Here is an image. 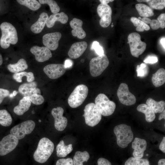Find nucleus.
<instances>
[{"instance_id":"obj_51","label":"nucleus","mask_w":165,"mask_h":165,"mask_svg":"<svg viewBox=\"0 0 165 165\" xmlns=\"http://www.w3.org/2000/svg\"><path fill=\"white\" fill-rule=\"evenodd\" d=\"M158 165H165V159H160L158 162Z\"/></svg>"},{"instance_id":"obj_2","label":"nucleus","mask_w":165,"mask_h":165,"mask_svg":"<svg viewBox=\"0 0 165 165\" xmlns=\"http://www.w3.org/2000/svg\"><path fill=\"white\" fill-rule=\"evenodd\" d=\"M2 36L0 39V45L3 49H7L10 44L14 45L18 41L17 34L15 27L11 24L4 22L0 25Z\"/></svg>"},{"instance_id":"obj_53","label":"nucleus","mask_w":165,"mask_h":165,"mask_svg":"<svg viewBox=\"0 0 165 165\" xmlns=\"http://www.w3.org/2000/svg\"><path fill=\"white\" fill-rule=\"evenodd\" d=\"M3 62V59L2 55L0 53V66L1 65Z\"/></svg>"},{"instance_id":"obj_34","label":"nucleus","mask_w":165,"mask_h":165,"mask_svg":"<svg viewBox=\"0 0 165 165\" xmlns=\"http://www.w3.org/2000/svg\"><path fill=\"white\" fill-rule=\"evenodd\" d=\"M130 20L134 26L136 27V30L137 31L142 32L145 31H148L150 29L149 26L146 24L144 23L138 18L135 17H132Z\"/></svg>"},{"instance_id":"obj_41","label":"nucleus","mask_w":165,"mask_h":165,"mask_svg":"<svg viewBox=\"0 0 165 165\" xmlns=\"http://www.w3.org/2000/svg\"><path fill=\"white\" fill-rule=\"evenodd\" d=\"M92 48L94 50L96 53L99 56H101L104 54L103 49L99 45L98 42L95 41L93 42L92 44Z\"/></svg>"},{"instance_id":"obj_27","label":"nucleus","mask_w":165,"mask_h":165,"mask_svg":"<svg viewBox=\"0 0 165 165\" xmlns=\"http://www.w3.org/2000/svg\"><path fill=\"white\" fill-rule=\"evenodd\" d=\"M146 104L152 108L155 113H161L165 108V102L163 101H157L151 98H149L147 100Z\"/></svg>"},{"instance_id":"obj_49","label":"nucleus","mask_w":165,"mask_h":165,"mask_svg":"<svg viewBox=\"0 0 165 165\" xmlns=\"http://www.w3.org/2000/svg\"><path fill=\"white\" fill-rule=\"evenodd\" d=\"M160 114L159 117V120H160L162 119H165V109L163 110V111Z\"/></svg>"},{"instance_id":"obj_17","label":"nucleus","mask_w":165,"mask_h":165,"mask_svg":"<svg viewBox=\"0 0 165 165\" xmlns=\"http://www.w3.org/2000/svg\"><path fill=\"white\" fill-rule=\"evenodd\" d=\"M147 143L144 139L135 138L132 142V147L134 149L133 155L134 158L140 159L143 156L147 148Z\"/></svg>"},{"instance_id":"obj_13","label":"nucleus","mask_w":165,"mask_h":165,"mask_svg":"<svg viewBox=\"0 0 165 165\" xmlns=\"http://www.w3.org/2000/svg\"><path fill=\"white\" fill-rule=\"evenodd\" d=\"M66 68L64 64H52L46 65L44 68L43 70L49 78L52 79H56L64 74Z\"/></svg>"},{"instance_id":"obj_25","label":"nucleus","mask_w":165,"mask_h":165,"mask_svg":"<svg viewBox=\"0 0 165 165\" xmlns=\"http://www.w3.org/2000/svg\"><path fill=\"white\" fill-rule=\"evenodd\" d=\"M56 150L58 157H64L72 152L73 150L72 145V144L66 145L64 141L61 140L57 145Z\"/></svg>"},{"instance_id":"obj_15","label":"nucleus","mask_w":165,"mask_h":165,"mask_svg":"<svg viewBox=\"0 0 165 165\" xmlns=\"http://www.w3.org/2000/svg\"><path fill=\"white\" fill-rule=\"evenodd\" d=\"M61 37V34L59 32L46 34L42 37L43 43L50 50H55L58 47V42Z\"/></svg>"},{"instance_id":"obj_50","label":"nucleus","mask_w":165,"mask_h":165,"mask_svg":"<svg viewBox=\"0 0 165 165\" xmlns=\"http://www.w3.org/2000/svg\"><path fill=\"white\" fill-rule=\"evenodd\" d=\"M100 2L101 3L104 4H107L110 2H112L114 1L113 0H100Z\"/></svg>"},{"instance_id":"obj_31","label":"nucleus","mask_w":165,"mask_h":165,"mask_svg":"<svg viewBox=\"0 0 165 165\" xmlns=\"http://www.w3.org/2000/svg\"><path fill=\"white\" fill-rule=\"evenodd\" d=\"M12 119L10 114L5 109L0 110V124L3 126L8 127L11 125Z\"/></svg>"},{"instance_id":"obj_9","label":"nucleus","mask_w":165,"mask_h":165,"mask_svg":"<svg viewBox=\"0 0 165 165\" xmlns=\"http://www.w3.org/2000/svg\"><path fill=\"white\" fill-rule=\"evenodd\" d=\"M35 126V123L32 120H28L18 124L10 130V134L18 140L24 138L27 134H31Z\"/></svg>"},{"instance_id":"obj_40","label":"nucleus","mask_w":165,"mask_h":165,"mask_svg":"<svg viewBox=\"0 0 165 165\" xmlns=\"http://www.w3.org/2000/svg\"><path fill=\"white\" fill-rule=\"evenodd\" d=\"M141 19V21L147 24H149L153 30H157L160 27V23L157 20H151L147 17H143Z\"/></svg>"},{"instance_id":"obj_18","label":"nucleus","mask_w":165,"mask_h":165,"mask_svg":"<svg viewBox=\"0 0 165 165\" xmlns=\"http://www.w3.org/2000/svg\"><path fill=\"white\" fill-rule=\"evenodd\" d=\"M87 43L85 41L74 43L68 52V55L72 59H75L80 57L86 50Z\"/></svg>"},{"instance_id":"obj_42","label":"nucleus","mask_w":165,"mask_h":165,"mask_svg":"<svg viewBox=\"0 0 165 165\" xmlns=\"http://www.w3.org/2000/svg\"><path fill=\"white\" fill-rule=\"evenodd\" d=\"M56 165H73V160L70 158L61 159L57 161Z\"/></svg>"},{"instance_id":"obj_7","label":"nucleus","mask_w":165,"mask_h":165,"mask_svg":"<svg viewBox=\"0 0 165 165\" xmlns=\"http://www.w3.org/2000/svg\"><path fill=\"white\" fill-rule=\"evenodd\" d=\"M84 117L86 124L93 127L100 121L102 115L95 104L90 103L86 105L84 110Z\"/></svg>"},{"instance_id":"obj_12","label":"nucleus","mask_w":165,"mask_h":165,"mask_svg":"<svg viewBox=\"0 0 165 165\" xmlns=\"http://www.w3.org/2000/svg\"><path fill=\"white\" fill-rule=\"evenodd\" d=\"M97 12L101 19L100 25L103 28L108 27L112 21V10L108 4L101 3L97 6Z\"/></svg>"},{"instance_id":"obj_6","label":"nucleus","mask_w":165,"mask_h":165,"mask_svg":"<svg viewBox=\"0 0 165 165\" xmlns=\"http://www.w3.org/2000/svg\"><path fill=\"white\" fill-rule=\"evenodd\" d=\"M141 39L140 35L135 32L130 33L128 36L131 53L136 57H138L142 54L146 47V43L142 41Z\"/></svg>"},{"instance_id":"obj_48","label":"nucleus","mask_w":165,"mask_h":165,"mask_svg":"<svg viewBox=\"0 0 165 165\" xmlns=\"http://www.w3.org/2000/svg\"><path fill=\"white\" fill-rule=\"evenodd\" d=\"M72 61L69 60H67L65 61L64 66L67 68L70 67L72 64Z\"/></svg>"},{"instance_id":"obj_44","label":"nucleus","mask_w":165,"mask_h":165,"mask_svg":"<svg viewBox=\"0 0 165 165\" xmlns=\"http://www.w3.org/2000/svg\"><path fill=\"white\" fill-rule=\"evenodd\" d=\"M158 59L156 57L153 56H148L143 61L146 63L154 64L156 63Z\"/></svg>"},{"instance_id":"obj_22","label":"nucleus","mask_w":165,"mask_h":165,"mask_svg":"<svg viewBox=\"0 0 165 165\" xmlns=\"http://www.w3.org/2000/svg\"><path fill=\"white\" fill-rule=\"evenodd\" d=\"M68 17L67 15L63 12L51 15L48 19L46 25L48 28L53 26L55 22L59 21L62 24L66 23L68 21Z\"/></svg>"},{"instance_id":"obj_23","label":"nucleus","mask_w":165,"mask_h":165,"mask_svg":"<svg viewBox=\"0 0 165 165\" xmlns=\"http://www.w3.org/2000/svg\"><path fill=\"white\" fill-rule=\"evenodd\" d=\"M7 68L10 72L16 73L24 72L28 68V66L26 60L22 58L20 59L16 63L9 64Z\"/></svg>"},{"instance_id":"obj_16","label":"nucleus","mask_w":165,"mask_h":165,"mask_svg":"<svg viewBox=\"0 0 165 165\" xmlns=\"http://www.w3.org/2000/svg\"><path fill=\"white\" fill-rule=\"evenodd\" d=\"M30 51L35 56V60L39 62L47 61L52 56L50 50L45 46H34L31 48Z\"/></svg>"},{"instance_id":"obj_1","label":"nucleus","mask_w":165,"mask_h":165,"mask_svg":"<svg viewBox=\"0 0 165 165\" xmlns=\"http://www.w3.org/2000/svg\"><path fill=\"white\" fill-rule=\"evenodd\" d=\"M54 148L53 143L49 139L45 137L41 138L34 153V159L39 163L45 162L53 153Z\"/></svg>"},{"instance_id":"obj_10","label":"nucleus","mask_w":165,"mask_h":165,"mask_svg":"<svg viewBox=\"0 0 165 165\" xmlns=\"http://www.w3.org/2000/svg\"><path fill=\"white\" fill-rule=\"evenodd\" d=\"M117 95L120 102L126 105H133L136 101L135 97L129 91L128 85L124 83L119 85L117 91Z\"/></svg>"},{"instance_id":"obj_38","label":"nucleus","mask_w":165,"mask_h":165,"mask_svg":"<svg viewBox=\"0 0 165 165\" xmlns=\"http://www.w3.org/2000/svg\"><path fill=\"white\" fill-rule=\"evenodd\" d=\"M28 97L31 103L36 105L42 104L45 100L44 97L42 95L37 94H31Z\"/></svg>"},{"instance_id":"obj_37","label":"nucleus","mask_w":165,"mask_h":165,"mask_svg":"<svg viewBox=\"0 0 165 165\" xmlns=\"http://www.w3.org/2000/svg\"><path fill=\"white\" fill-rule=\"evenodd\" d=\"M147 3L151 8L161 10L165 7L164 0H148Z\"/></svg>"},{"instance_id":"obj_47","label":"nucleus","mask_w":165,"mask_h":165,"mask_svg":"<svg viewBox=\"0 0 165 165\" xmlns=\"http://www.w3.org/2000/svg\"><path fill=\"white\" fill-rule=\"evenodd\" d=\"M160 149L163 153H165V137L163 138L159 145Z\"/></svg>"},{"instance_id":"obj_8","label":"nucleus","mask_w":165,"mask_h":165,"mask_svg":"<svg viewBox=\"0 0 165 165\" xmlns=\"http://www.w3.org/2000/svg\"><path fill=\"white\" fill-rule=\"evenodd\" d=\"M109 63L108 59L105 54L92 59L89 63L91 75L94 77L100 75L108 67Z\"/></svg>"},{"instance_id":"obj_56","label":"nucleus","mask_w":165,"mask_h":165,"mask_svg":"<svg viewBox=\"0 0 165 165\" xmlns=\"http://www.w3.org/2000/svg\"><path fill=\"white\" fill-rule=\"evenodd\" d=\"M111 26H112V27H113V25H112Z\"/></svg>"},{"instance_id":"obj_14","label":"nucleus","mask_w":165,"mask_h":165,"mask_svg":"<svg viewBox=\"0 0 165 165\" xmlns=\"http://www.w3.org/2000/svg\"><path fill=\"white\" fill-rule=\"evenodd\" d=\"M64 112V109L60 107L54 108L51 111V114L54 119L55 127L59 131L64 130L67 125V119L63 116Z\"/></svg>"},{"instance_id":"obj_45","label":"nucleus","mask_w":165,"mask_h":165,"mask_svg":"<svg viewBox=\"0 0 165 165\" xmlns=\"http://www.w3.org/2000/svg\"><path fill=\"white\" fill-rule=\"evenodd\" d=\"M157 20L159 22L160 24V27L164 28L165 27V14L163 13L161 14L158 17Z\"/></svg>"},{"instance_id":"obj_55","label":"nucleus","mask_w":165,"mask_h":165,"mask_svg":"<svg viewBox=\"0 0 165 165\" xmlns=\"http://www.w3.org/2000/svg\"><path fill=\"white\" fill-rule=\"evenodd\" d=\"M138 19L140 20L141 19V17H139Z\"/></svg>"},{"instance_id":"obj_28","label":"nucleus","mask_w":165,"mask_h":165,"mask_svg":"<svg viewBox=\"0 0 165 165\" xmlns=\"http://www.w3.org/2000/svg\"><path fill=\"white\" fill-rule=\"evenodd\" d=\"M89 158L90 155L87 152L76 151L73 157V165H83V163L87 162Z\"/></svg>"},{"instance_id":"obj_30","label":"nucleus","mask_w":165,"mask_h":165,"mask_svg":"<svg viewBox=\"0 0 165 165\" xmlns=\"http://www.w3.org/2000/svg\"><path fill=\"white\" fill-rule=\"evenodd\" d=\"M24 76H26L27 81L28 82H33L35 79L34 74L32 72L25 71L14 73L13 75V78L17 82H21L22 81V78Z\"/></svg>"},{"instance_id":"obj_26","label":"nucleus","mask_w":165,"mask_h":165,"mask_svg":"<svg viewBox=\"0 0 165 165\" xmlns=\"http://www.w3.org/2000/svg\"><path fill=\"white\" fill-rule=\"evenodd\" d=\"M152 81L153 85L156 87L160 86L165 82V70L160 68L156 72L152 74Z\"/></svg>"},{"instance_id":"obj_3","label":"nucleus","mask_w":165,"mask_h":165,"mask_svg":"<svg viewBox=\"0 0 165 165\" xmlns=\"http://www.w3.org/2000/svg\"><path fill=\"white\" fill-rule=\"evenodd\" d=\"M114 132L116 137L117 145L123 148L127 147L134 138L131 127L125 124L116 126L114 129Z\"/></svg>"},{"instance_id":"obj_21","label":"nucleus","mask_w":165,"mask_h":165,"mask_svg":"<svg viewBox=\"0 0 165 165\" xmlns=\"http://www.w3.org/2000/svg\"><path fill=\"white\" fill-rule=\"evenodd\" d=\"M49 16L47 13H42L39 16L37 21L31 27V30L34 33L38 34L41 32L43 29Z\"/></svg>"},{"instance_id":"obj_52","label":"nucleus","mask_w":165,"mask_h":165,"mask_svg":"<svg viewBox=\"0 0 165 165\" xmlns=\"http://www.w3.org/2000/svg\"><path fill=\"white\" fill-rule=\"evenodd\" d=\"M165 37L163 38H162L160 41V43L161 44H162L163 47V48L164 49V50H165Z\"/></svg>"},{"instance_id":"obj_39","label":"nucleus","mask_w":165,"mask_h":165,"mask_svg":"<svg viewBox=\"0 0 165 165\" xmlns=\"http://www.w3.org/2000/svg\"><path fill=\"white\" fill-rule=\"evenodd\" d=\"M137 76L141 77L146 76L148 72V68L145 64L142 63L140 65H138L136 68Z\"/></svg>"},{"instance_id":"obj_24","label":"nucleus","mask_w":165,"mask_h":165,"mask_svg":"<svg viewBox=\"0 0 165 165\" xmlns=\"http://www.w3.org/2000/svg\"><path fill=\"white\" fill-rule=\"evenodd\" d=\"M137 110L144 113L145 115V120L147 122H151L156 118V115L152 108L146 104H141L137 107Z\"/></svg>"},{"instance_id":"obj_33","label":"nucleus","mask_w":165,"mask_h":165,"mask_svg":"<svg viewBox=\"0 0 165 165\" xmlns=\"http://www.w3.org/2000/svg\"><path fill=\"white\" fill-rule=\"evenodd\" d=\"M16 1L20 4L33 11L38 10L41 6L40 3L35 0H17Z\"/></svg>"},{"instance_id":"obj_20","label":"nucleus","mask_w":165,"mask_h":165,"mask_svg":"<svg viewBox=\"0 0 165 165\" xmlns=\"http://www.w3.org/2000/svg\"><path fill=\"white\" fill-rule=\"evenodd\" d=\"M31 103L28 97L24 96L20 100L18 104L14 107V113L18 116L22 115L29 109Z\"/></svg>"},{"instance_id":"obj_5","label":"nucleus","mask_w":165,"mask_h":165,"mask_svg":"<svg viewBox=\"0 0 165 165\" xmlns=\"http://www.w3.org/2000/svg\"><path fill=\"white\" fill-rule=\"evenodd\" d=\"M95 104L101 115L108 116L114 112L116 105L115 102L109 100L104 94H100L96 97Z\"/></svg>"},{"instance_id":"obj_54","label":"nucleus","mask_w":165,"mask_h":165,"mask_svg":"<svg viewBox=\"0 0 165 165\" xmlns=\"http://www.w3.org/2000/svg\"><path fill=\"white\" fill-rule=\"evenodd\" d=\"M85 61V60L84 59H81V62H82V63H83Z\"/></svg>"},{"instance_id":"obj_19","label":"nucleus","mask_w":165,"mask_h":165,"mask_svg":"<svg viewBox=\"0 0 165 165\" xmlns=\"http://www.w3.org/2000/svg\"><path fill=\"white\" fill-rule=\"evenodd\" d=\"M69 24L73 29L72 33L73 36L77 37L79 39H82L86 37V34L82 28L83 22L81 20L75 18L70 21Z\"/></svg>"},{"instance_id":"obj_29","label":"nucleus","mask_w":165,"mask_h":165,"mask_svg":"<svg viewBox=\"0 0 165 165\" xmlns=\"http://www.w3.org/2000/svg\"><path fill=\"white\" fill-rule=\"evenodd\" d=\"M135 7L139 15L141 16L147 17L154 15L152 9L145 4L138 3L136 5Z\"/></svg>"},{"instance_id":"obj_32","label":"nucleus","mask_w":165,"mask_h":165,"mask_svg":"<svg viewBox=\"0 0 165 165\" xmlns=\"http://www.w3.org/2000/svg\"><path fill=\"white\" fill-rule=\"evenodd\" d=\"M37 85L35 82L24 83L19 87V92L24 96L28 97L31 91L36 87Z\"/></svg>"},{"instance_id":"obj_4","label":"nucleus","mask_w":165,"mask_h":165,"mask_svg":"<svg viewBox=\"0 0 165 165\" xmlns=\"http://www.w3.org/2000/svg\"><path fill=\"white\" fill-rule=\"evenodd\" d=\"M88 89L87 86L80 84L77 86L68 99V103L72 108H76L81 105L87 97Z\"/></svg>"},{"instance_id":"obj_35","label":"nucleus","mask_w":165,"mask_h":165,"mask_svg":"<svg viewBox=\"0 0 165 165\" xmlns=\"http://www.w3.org/2000/svg\"><path fill=\"white\" fill-rule=\"evenodd\" d=\"M40 4H47L50 6L51 12L53 14L58 13L60 10V8L57 3L53 0H39Z\"/></svg>"},{"instance_id":"obj_36","label":"nucleus","mask_w":165,"mask_h":165,"mask_svg":"<svg viewBox=\"0 0 165 165\" xmlns=\"http://www.w3.org/2000/svg\"><path fill=\"white\" fill-rule=\"evenodd\" d=\"M125 165H150L147 159H139L131 157L126 161Z\"/></svg>"},{"instance_id":"obj_11","label":"nucleus","mask_w":165,"mask_h":165,"mask_svg":"<svg viewBox=\"0 0 165 165\" xmlns=\"http://www.w3.org/2000/svg\"><path fill=\"white\" fill-rule=\"evenodd\" d=\"M18 143L19 140L12 134L4 137L0 141V156H5L12 151Z\"/></svg>"},{"instance_id":"obj_46","label":"nucleus","mask_w":165,"mask_h":165,"mask_svg":"<svg viewBox=\"0 0 165 165\" xmlns=\"http://www.w3.org/2000/svg\"><path fill=\"white\" fill-rule=\"evenodd\" d=\"M97 165H112L111 162L107 159L103 158H99L97 160Z\"/></svg>"},{"instance_id":"obj_43","label":"nucleus","mask_w":165,"mask_h":165,"mask_svg":"<svg viewBox=\"0 0 165 165\" xmlns=\"http://www.w3.org/2000/svg\"><path fill=\"white\" fill-rule=\"evenodd\" d=\"M9 91L7 89L0 88V105L4 98L9 96Z\"/></svg>"}]
</instances>
